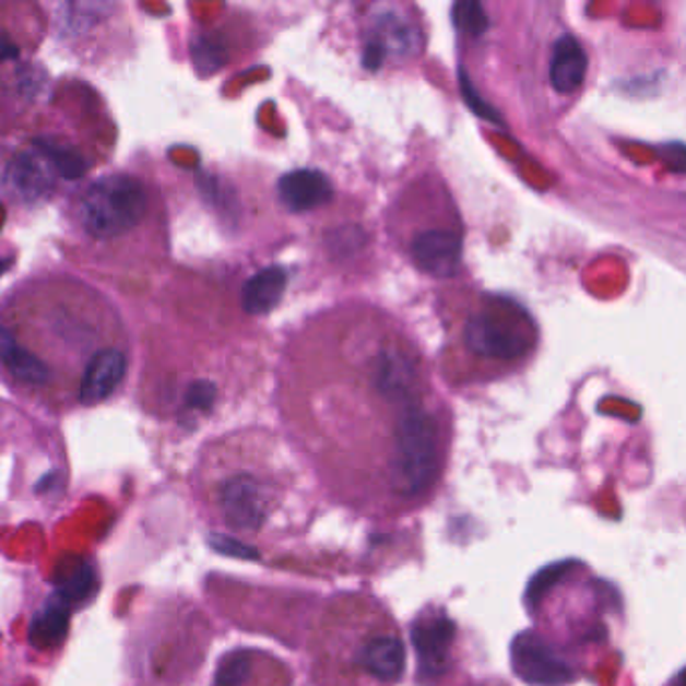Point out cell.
<instances>
[{
  "instance_id": "2",
  "label": "cell",
  "mask_w": 686,
  "mask_h": 686,
  "mask_svg": "<svg viewBox=\"0 0 686 686\" xmlns=\"http://www.w3.org/2000/svg\"><path fill=\"white\" fill-rule=\"evenodd\" d=\"M441 468V429L429 409L415 403L394 425L391 475L405 496H419L431 487Z\"/></svg>"
},
{
  "instance_id": "21",
  "label": "cell",
  "mask_w": 686,
  "mask_h": 686,
  "mask_svg": "<svg viewBox=\"0 0 686 686\" xmlns=\"http://www.w3.org/2000/svg\"><path fill=\"white\" fill-rule=\"evenodd\" d=\"M214 399H216V387L212 382L200 381L191 385L186 401L190 407L208 411L214 405Z\"/></svg>"
},
{
  "instance_id": "9",
  "label": "cell",
  "mask_w": 686,
  "mask_h": 686,
  "mask_svg": "<svg viewBox=\"0 0 686 686\" xmlns=\"http://www.w3.org/2000/svg\"><path fill=\"white\" fill-rule=\"evenodd\" d=\"M355 662L363 673L372 681L391 685L405 673V647L399 636H370L369 640L356 652Z\"/></svg>"
},
{
  "instance_id": "22",
  "label": "cell",
  "mask_w": 686,
  "mask_h": 686,
  "mask_svg": "<svg viewBox=\"0 0 686 686\" xmlns=\"http://www.w3.org/2000/svg\"><path fill=\"white\" fill-rule=\"evenodd\" d=\"M210 544L216 547L217 552L236 556V558H256V552L252 547L244 546L240 542L226 537V535H212Z\"/></svg>"
},
{
  "instance_id": "1",
  "label": "cell",
  "mask_w": 686,
  "mask_h": 686,
  "mask_svg": "<svg viewBox=\"0 0 686 686\" xmlns=\"http://www.w3.org/2000/svg\"><path fill=\"white\" fill-rule=\"evenodd\" d=\"M535 329L520 305L487 296L461 324V346L487 367H511L534 348Z\"/></svg>"
},
{
  "instance_id": "20",
  "label": "cell",
  "mask_w": 686,
  "mask_h": 686,
  "mask_svg": "<svg viewBox=\"0 0 686 686\" xmlns=\"http://www.w3.org/2000/svg\"><path fill=\"white\" fill-rule=\"evenodd\" d=\"M456 23L463 31H470L473 35H480L487 26V19L483 14L482 7L475 2H461L456 7Z\"/></svg>"
},
{
  "instance_id": "24",
  "label": "cell",
  "mask_w": 686,
  "mask_h": 686,
  "mask_svg": "<svg viewBox=\"0 0 686 686\" xmlns=\"http://www.w3.org/2000/svg\"><path fill=\"white\" fill-rule=\"evenodd\" d=\"M11 264H13L11 260H7V262H2V260H0V274H2L7 268L11 267Z\"/></svg>"
},
{
  "instance_id": "4",
  "label": "cell",
  "mask_w": 686,
  "mask_h": 686,
  "mask_svg": "<svg viewBox=\"0 0 686 686\" xmlns=\"http://www.w3.org/2000/svg\"><path fill=\"white\" fill-rule=\"evenodd\" d=\"M216 504L232 530L256 532L267 521L268 487L250 473H238L220 485Z\"/></svg>"
},
{
  "instance_id": "10",
  "label": "cell",
  "mask_w": 686,
  "mask_h": 686,
  "mask_svg": "<svg viewBox=\"0 0 686 686\" xmlns=\"http://www.w3.org/2000/svg\"><path fill=\"white\" fill-rule=\"evenodd\" d=\"M128 370V358L115 348H105L91 356L87 369L83 372L79 399L85 405H97L114 394Z\"/></svg>"
},
{
  "instance_id": "11",
  "label": "cell",
  "mask_w": 686,
  "mask_h": 686,
  "mask_svg": "<svg viewBox=\"0 0 686 686\" xmlns=\"http://www.w3.org/2000/svg\"><path fill=\"white\" fill-rule=\"evenodd\" d=\"M280 202L291 212H310L332 200L331 181L315 169H296L279 181Z\"/></svg>"
},
{
  "instance_id": "5",
  "label": "cell",
  "mask_w": 686,
  "mask_h": 686,
  "mask_svg": "<svg viewBox=\"0 0 686 686\" xmlns=\"http://www.w3.org/2000/svg\"><path fill=\"white\" fill-rule=\"evenodd\" d=\"M511 661L521 681L535 686H561L570 683L573 671L546 642L534 635H521L511 644Z\"/></svg>"
},
{
  "instance_id": "17",
  "label": "cell",
  "mask_w": 686,
  "mask_h": 686,
  "mask_svg": "<svg viewBox=\"0 0 686 686\" xmlns=\"http://www.w3.org/2000/svg\"><path fill=\"white\" fill-rule=\"evenodd\" d=\"M95 590V573L87 561H76L75 566L63 572L59 580V600L67 606L71 602H81Z\"/></svg>"
},
{
  "instance_id": "15",
  "label": "cell",
  "mask_w": 686,
  "mask_h": 686,
  "mask_svg": "<svg viewBox=\"0 0 686 686\" xmlns=\"http://www.w3.org/2000/svg\"><path fill=\"white\" fill-rule=\"evenodd\" d=\"M67 632H69V606L61 600H55L35 614L33 626H31V642L40 650L52 649L63 642Z\"/></svg>"
},
{
  "instance_id": "7",
  "label": "cell",
  "mask_w": 686,
  "mask_h": 686,
  "mask_svg": "<svg viewBox=\"0 0 686 686\" xmlns=\"http://www.w3.org/2000/svg\"><path fill=\"white\" fill-rule=\"evenodd\" d=\"M453 636L456 624L446 616H429L415 623L413 647L419 657L421 676L437 678L439 674H443Z\"/></svg>"
},
{
  "instance_id": "19",
  "label": "cell",
  "mask_w": 686,
  "mask_h": 686,
  "mask_svg": "<svg viewBox=\"0 0 686 686\" xmlns=\"http://www.w3.org/2000/svg\"><path fill=\"white\" fill-rule=\"evenodd\" d=\"M250 674V657L244 652L229 654L216 674V686H241Z\"/></svg>"
},
{
  "instance_id": "12",
  "label": "cell",
  "mask_w": 686,
  "mask_h": 686,
  "mask_svg": "<svg viewBox=\"0 0 686 686\" xmlns=\"http://www.w3.org/2000/svg\"><path fill=\"white\" fill-rule=\"evenodd\" d=\"M586 71L588 57L582 45L570 35L559 37L549 63L552 87L561 95H570L573 91L580 90V85L584 83Z\"/></svg>"
},
{
  "instance_id": "13",
  "label": "cell",
  "mask_w": 686,
  "mask_h": 686,
  "mask_svg": "<svg viewBox=\"0 0 686 686\" xmlns=\"http://www.w3.org/2000/svg\"><path fill=\"white\" fill-rule=\"evenodd\" d=\"M284 268L268 267L248 280L241 288V306L248 315H268L279 306L286 291Z\"/></svg>"
},
{
  "instance_id": "18",
  "label": "cell",
  "mask_w": 686,
  "mask_h": 686,
  "mask_svg": "<svg viewBox=\"0 0 686 686\" xmlns=\"http://www.w3.org/2000/svg\"><path fill=\"white\" fill-rule=\"evenodd\" d=\"M193 63L202 73H216L217 69L226 61V49L216 38L198 37L191 45Z\"/></svg>"
},
{
  "instance_id": "6",
  "label": "cell",
  "mask_w": 686,
  "mask_h": 686,
  "mask_svg": "<svg viewBox=\"0 0 686 686\" xmlns=\"http://www.w3.org/2000/svg\"><path fill=\"white\" fill-rule=\"evenodd\" d=\"M409 255L415 267L433 276H451L461 267L463 238L458 226H433L413 234Z\"/></svg>"
},
{
  "instance_id": "23",
  "label": "cell",
  "mask_w": 686,
  "mask_h": 686,
  "mask_svg": "<svg viewBox=\"0 0 686 686\" xmlns=\"http://www.w3.org/2000/svg\"><path fill=\"white\" fill-rule=\"evenodd\" d=\"M19 47L14 45L13 38L7 37L2 31H0V61H13L19 57Z\"/></svg>"
},
{
  "instance_id": "3",
  "label": "cell",
  "mask_w": 686,
  "mask_h": 686,
  "mask_svg": "<svg viewBox=\"0 0 686 686\" xmlns=\"http://www.w3.org/2000/svg\"><path fill=\"white\" fill-rule=\"evenodd\" d=\"M147 196L140 181L129 176H105L91 184L81 198L79 217L93 238L111 240L140 224Z\"/></svg>"
},
{
  "instance_id": "8",
  "label": "cell",
  "mask_w": 686,
  "mask_h": 686,
  "mask_svg": "<svg viewBox=\"0 0 686 686\" xmlns=\"http://www.w3.org/2000/svg\"><path fill=\"white\" fill-rule=\"evenodd\" d=\"M55 176L57 172L52 169L49 159L35 147L33 152L14 157L7 167L4 184L14 198L23 202H37L52 190Z\"/></svg>"
},
{
  "instance_id": "14",
  "label": "cell",
  "mask_w": 686,
  "mask_h": 686,
  "mask_svg": "<svg viewBox=\"0 0 686 686\" xmlns=\"http://www.w3.org/2000/svg\"><path fill=\"white\" fill-rule=\"evenodd\" d=\"M0 360L19 381L31 387L47 385L51 379V369L38 356L26 351L13 332L4 327H0Z\"/></svg>"
},
{
  "instance_id": "16",
  "label": "cell",
  "mask_w": 686,
  "mask_h": 686,
  "mask_svg": "<svg viewBox=\"0 0 686 686\" xmlns=\"http://www.w3.org/2000/svg\"><path fill=\"white\" fill-rule=\"evenodd\" d=\"M35 147L49 159L52 169L61 178L76 179L87 172V164H85L83 155L69 145L52 140H38L35 141Z\"/></svg>"
}]
</instances>
